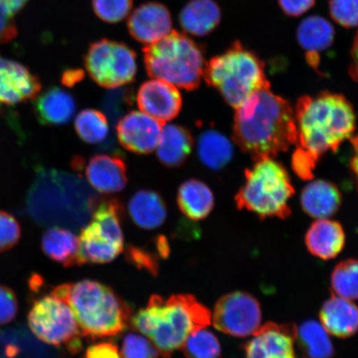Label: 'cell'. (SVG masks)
<instances>
[{
	"label": "cell",
	"mask_w": 358,
	"mask_h": 358,
	"mask_svg": "<svg viewBox=\"0 0 358 358\" xmlns=\"http://www.w3.org/2000/svg\"><path fill=\"white\" fill-rule=\"evenodd\" d=\"M316 0H278L280 7L286 15L299 17L315 6Z\"/></svg>",
	"instance_id": "b9f144b4"
},
{
	"label": "cell",
	"mask_w": 358,
	"mask_h": 358,
	"mask_svg": "<svg viewBox=\"0 0 358 358\" xmlns=\"http://www.w3.org/2000/svg\"><path fill=\"white\" fill-rule=\"evenodd\" d=\"M83 78V73L82 71H66L62 78V83L66 86H73L76 83L80 82Z\"/></svg>",
	"instance_id": "bcb514c9"
},
{
	"label": "cell",
	"mask_w": 358,
	"mask_h": 358,
	"mask_svg": "<svg viewBox=\"0 0 358 358\" xmlns=\"http://www.w3.org/2000/svg\"><path fill=\"white\" fill-rule=\"evenodd\" d=\"M120 353L122 358H159L160 355L150 339L136 333L124 336Z\"/></svg>",
	"instance_id": "e575fe53"
},
{
	"label": "cell",
	"mask_w": 358,
	"mask_h": 358,
	"mask_svg": "<svg viewBox=\"0 0 358 358\" xmlns=\"http://www.w3.org/2000/svg\"><path fill=\"white\" fill-rule=\"evenodd\" d=\"M41 248L46 256L65 267L80 266L79 238L64 227H52L44 232Z\"/></svg>",
	"instance_id": "4316f807"
},
{
	"label": "cell",
	"mask_w": 358,
	"mask_h": 358,
	"mask_svg": "<svg viewBox=\"0 0 358 358\" xmlns=\"http://www.w3.org/2000/svg\"><path fill=\"white\" fill-rule=\"evenodd\" d=\"M15 15L6 1L0 0V44L10 42L16 37L17 30Z\"/></svg>",
	"instance_id": "ab89813d"
},
{
	"label": "cell",
	"mask_w": 358,
	"mask_h": 358,
	"mask_svg": "<svg viewBox=\"0 0 358 358\" xmlns=\"http://www.w3.org/2000/svg\"><path fill=\"white\" fill-rule=\"evenodd\" d=\"M137 104L145 114L165 123L179 114L182 99L173 85L160 80H151L142 85L136 96Z\"/></svg>",
	"instance_id": "e0dca14e"
},
{
	"label": "cell",
	"mask_w": 358,
	"mask_h": 358,
	"mask_svg": "<svg viewBox=\"0 0 358 358\" xmlns=\"http://www.w3.org/2000/svg\"><path fill=\"white\" fill-rule=\"evenodd\" d=\"M75 129L80 140L87 144H99L108 136V119L101 111L83 110L76 117Z\"/></svg>",
	"instance_id": "4dcf8cb0"
},
{
	"label": "cell",
	"mask_w": 358,
	"mask_h": 358,
	"mask_svg": "<svg viewBox=\"0 0 358 358\" xmlns=\"http://www.w3.org/2000/svg\"><path fill=\"white\" fill-rule=\"evenodd\" d=\"M52 292L69 304L83 337H112L131 323V306L101 282L83 280L57 286Z\"/></svg>",
	"instance_id": "277c9868"
},
{
	"label": "cell",
	"mask_w": 358,
	"mask_h": 358,
	"mask_svg": "<svg viewBox=\"0 0 358 358\" xmlns=\"http://www.w3.org/2000/svg\"><path fill=\"white\" fill-rule=\"evenodd\" d=\"M85 66L90 77L101 87H122L136 78V55L127 45L103 39L90 47Z\"/></svg>",
	"instance_id": "30bf717a"
},
{
	"label": "cell",
	"mask_w": 358,
	"mask_h": 358,
	"mask_svg": "<svg viewBox=\"0 0 358 358\" xmlns=\"http://www.w3.org/2000/svg\"><path fill=\"white\" fill-rule=\"evenodd\" d=\"M297 340L303 358H332L334 348L329 334L319 322L306 320L296 327Z\"/></svg>",
	"instance_id": "f1b7e54d"
},
{
	"label": "cell",
	"mask_w": 358,
	"mask_h": 358,
	"mask_svg": "<svg viewBox=\"0 0 358 358\" xmlns=\"http://www.w3.org/2000/svg\"><path fill=\"white\" fill-rule=\"evenodd\" d=\"M334 38V26L321 16L308 17L298 27L299 44L306 51L308 65L317 71L320 67V53L332 46Z\"/></svg>",
	"instance_id": "d6986e66"
},
{
	"label": "cell",
	"mask_w": 358,
	"mask_h": 358,
	"mask_svg": "<svg viewBox=\"0 0 358 358\" xmlns=\"http://www.w3.org/2000/svg\"><path fill=\"white\" fill-rule=\"evenodd\" d=\"M351 143L352 145V157L350 161V167L353 176H355L358 189V134L352 137Z\"/></svg>",
	"instance_id": "f6af8a7d"
},
{
	"label": "cell",
	"mask_w": 358,
	"mask_h": 358,
	"mask_svg": "<svg viewBox=\"0 0 358 358\" xmlns=\"http://www.w3.org/2000/svg\"><path fill=\"white\" fill-rule=\"evenodd\" d=\"M204 78L234 109L259 90L271 87L265 64L239 41L206 64Z\"/></svg>",
	"instance_id": "5b68a950"
},
{
	"label": "cell",
	"mask_w": 358,
	"mask_h": 358,
	"mask_svg": "<svg viewBox=\"0 0 358 358\" xmlns=\"http://www.w3.org/2000/svg\"><path fill=\"white\" fill-rule=\"evenodd\" d=\"M198 155L205 166L217 171L231 162L234 147L222 133L208 129L199 137Z\"/></svg>",
	"instance_id": "f546056e"
},
{
	"label": "cell",
	"mask_w": 358,
	"mask_h": 358,
	"mask_svg": "<svg viewBox=\"0 0 358 358\" xmlns=\"http://www.w3.org/2000/svg\"><path fill=\"white\" fill-rule=\"evenodd\" d=\"M34 192L57 215L73 218L79 223L92 216L100 200L82 178L55 170L40 176Z\"/></svg>",
	"instance_id": "ba28073f"
},
{
	"label": "cell",
	"mask_w": 358,
	"mask_h": 358,
	"mask_svg": "<svg viewBox=\"0 0 358 358\" xmlns=\"http://www.w3.org/2000/svg\"><path fill=\"white\" fill-rule=\"evenodd\" d=\"M129 217L136 226L145 230H155L167 219V205L158 192L140 190L128 203Z\"/></svg>",
	"instance_id": "d4e9b609"
},
{
	"label": "cell",
	"mask_w": 358,
	"mask_h": 358,
	"mask_svg": "<svg viewBox=\"0 0 358 358\" xmlns=\"http://www.w3.org/2000/svg\"><path fill=\"white\" fill-rule=\"evenodd\" d=\"M334 294L338 297L358 299V259H348L339 262L331 275Z\"/></svg>",
	"instance_id": "1f68e13d"
},
{
	"label": "cell",
	"mask_w": 358,
	"mask_h": 358,
	"mask_svg": "<svg viewBox=\"0 0 358 358\" xmlns=\"http://www.w3.org/2000/svg\"><path fill=\"white\" fill-rule=\"evenodd\" d=\"M122 213V205L119 200H99L92 214V221L80 232V238L124 249Z\"/></svg>",
	"instance_id": "2e32d148"
},
{
	"label": "cell",
	"mask_w": 358,
	"mask_h": 358,
	"mask_svg": "<svg viewBox=\"0 0 358 358\" xmlns=\"http://www.w3.org/2000/svg\"><path fill=\"white\" fill-rule=\"evenodd\" d=\"M41 89L39 78L29 69L0 57V106H15L34 100Z\"/></svg>",
	"instance_id": "9a60e30c"
},
{
	"label": "cell",
	"mask_w": 358,
	"mask_h": 358,
	"mask_svg": "<svg viewBox=\"0 0 358 358\" xmlns=\"http://www.w3.org/2000/svg\"><path fill=\"white\" fill-rule=\"evenodd\" d=\"M94 11L103 21H122L131 13L133 0H92Z\"/></svg>",
	"instance_id": "d590c367"
},
{
	"label": "cell",
	"mask_w": 358,
	"mask_h": 358,
	"mask_svg": "<svg viewBox=\"0 0 358 358\" xmlns=\"http://www.w3.org/2000/svg\"><path fill=\"white\" fill-rule=\"evenodd\" d=\"M21 227L10 213L0 211V252H6L19 243Z\"/></svg>",
	"instance_id": "74e56055"
},
{
	"label": "cell",
	"mask_w": 358,
	"mask_h": 358,
	"mask_svg": "<svg viewBox=\"0 0 358 358\" xmlns=\"http://www.w3.org/2000/svg\"><path fill=\"white\" fill-rule=\"evenodd\" d=\"M158 146L157 156L164 166H182L192 153L194 137L189 129L178 124L164 125Z\"/></svg>",
	"instance_id": "cb8c5ba5"
},
{
	"label": "cell",
	"mask_w": 358,
	"mask_h": 358,
	"mask_svg": "<svg viewBox=\"0 0 358 358\" xmlns=\"http://www.w3.org/2000/svg\"><path fill=\"white\" fill-rule=\"evenodd\" d=\"M28 323L36 337L49 345L64 346L71 353L83 348V336L73 311L52 291L34 299Z\"/></svg>",
	"instance_id": "9c48e42d"
},
{
	"label": "cell",
	"mask_w": 358,
	"mask_h": 358,
	"mask_svg": "<svg viewBox=\"0 0 358 358\" xmlns=\"http://www.w3.org/2000/svg\"><path fill=\"white\" fill-rule=\"evenodd\" d=\"M294 110L296 150L292 168L303 180H310L322 156L351 140L356 114L345 96L328 92L299 98Z\"/></svg>",
	"instance_id": "6da1fadb"
},
{
	"label": "cell",
	"mask_w": 358,
	"mask_h": 358,
	"mask_svg": "<svg viewBox=\"0 0 358 358\" xmlns=\"http://www.w3.org/2000/svg\"><path fill=\"white\" fill-rule=\"evenodd\" d=\"M212 323V313L194 295H152L147 306L131 316L134 330L150 340L163 358H171L187 337Z\"/></svg>",
	"instance_id": "3957f363"
},
{
	"label": "cell",
	"mask_w": 358,
	"mask_h": 358,
	"mask_svg": "<svg viewBox=\"0 0 358 358\" xmlns=\"http://www.w3.org/2000/svg\"><path fill=\"white\" fill-rule=\"evenodd\" d=\"M342 199L341 192L333 182L317 179L304 187L301 203L303 212L308 216L327 219L338 211Z\"/></svg>",
	"instance_id": "603a6c76"
},
{
	"label": "cell",
	"mask_w": 358,
	"mask_h": 358,
	"mask_svg": "<svg viewBox=\"0 0 358 358\" xmlns=\"http://www.w3.org/2000/svg\"><path fill=\"white\" fill-rule=\"evenodd\" d=\"M177 203L186 217L200 221L212 213L215 199L212 190L206 183L198 179H189L179 187Z\"/></svg>",
	"instance_id": "484cf974"
},
{
	"label": "cell",
	"mask_w": 358,
	"mask_h": 358,
	"mask_svg": "<svg viewBox=\"0 0 358 358\" xmlns=\"http://www.w3.org/2000/svg\"><path fill=\"white\" fill-rule=\"evenodd\" d=\"M7 6L11 8V10L15 13L20 11L25 6L29 0H4Z\"/></svg>",
	"instance_id": "7dc6e473"
},
{
	"label": "cell",
	"mask_w": 358,
	"mask_h": 358,
	"mask_svg": "<svg viewBox=\"0 0 358 358\" xmlns=\"http://www.w3.org/2000/svg\"><path fill=\"white\" fill-rule=\"evenodd\" d=\"M345 241V232L341 224L328 218L312 223L306 235L308 252L324 261L337 257L343 250Z\"/></svg>",
	"instance_id": "44dd1931"
},
{
	"label": "cell",
	"mask_w": 358,
	"mask_h": 358,
	"mask_svg": "<svg viewBox=\"0 0 358 358\" xmlns=\"http://www.w3.org/2000/svg\"><path fill=\"white\" fill-rule=\"evenodd\" d=\"M220 8L213 0H192L179 17L182 29L195 36H205L217 28L221 21Z\"/></svg>",
	"instance_id": "83f0119b"
},
{
	"label": "cell",
	"mask_w": 358,
	"mask_h": 358,
	"mask_svg": "<svg viewBox=\"0 0 358 358\" xmlns=\"http://www.w3.org/2000/svg\"><path fill=\"white\" fill-rule=\"evenodd\" d=\"M212 320L215 328L223 334L249 337L262 326V308L252 294L236 291L218 299Z\"/></svg>",
	"instance_id": "8fae6325"
},
{
	"label": "cell",
	"mask_w": 358,
	"mask_h": 358,
	"mask_svg": "<svg viewBox=\"0 0 358 358\" xmlns=\"http://www.w3.org/2000/svg\"><path fill=\"white\" fill-rule=\"evenodd\" d=\"M181 348L186 358H219L222 352L217 336L206 329L192 333Z\"/></svg>",
	"instance_id": "d6a6232c"
},
{
	"label": "cell",
	"mask_w": 358,
	"mask_h": 358,
	"mask_svg": "<svg viewBox=\"0 0 358 358\" xmlns=\"http://www.w3.org/2000/svg\"><path fill=\"white\" fill-rule=\"evenodd\" d=\"M235 110L234 140L254 160L275 158L295 144L294 110L271 87L254 93Z\"/></svg>",
	"instance_id": "7a4b0ae2"
},
{
	"label": "cell",
	"mask_w": 358,
	"mask_h": 358,
	"mask_svg": "<svg viewBox=\"0 0 358 358\" xmlns=\"http://www.w3.org/2000/svg\"><path fill=\"white\" fill-rule=\"evenodd\" d=\"M77 104L65 90L52 87L34 99V110L39 122L48 127H60L73 119Z\"/></svg>",
	"instance_id": "ffe728a7"
},
{
	"label": "cell",
	"mask_w": 358,
	"mask_h": 358,
	"mask_svg": "<svg viewBox=\"0 0 358 358\" xmlns=\"http://www.w3.org/2000/svg\"><path fill=\"white\" fill-rule=\"evenodd\" d=\"M148 75L174 87L194 91L204 78L203 49L185 34L172 31L144 49Z\"/></svg>",
	"instance_id": "52a82bcc"
},
{
	"label": "cell",
	"mask_w": 358,
	"mask_h": 358,
	"mask_svg": "<svg viewBox=\"0 0 358 358\" xmlns=\"http://www.w3.org/2000/svg\"><path fill=\"white\" fill-rule=\"evenodd\" d=\"M295 330L291 324L262 325L245 344V358H296Z\"/></svg>",
	"instance_id": "5bb4252c"
},
{
	"label": "cell",
	"mask_w": 358,
	"mask_h": 358,
	"mask_svg": "<svg viewBox=\"0 0 358 358\" xmlns=\"http://www.w3.org/2000/svg\"><path fill=\"white\" fill-rule=\"evenodd\" d=\"M132 87L111 88L103 96L101 107L106 118L115 127L134 105Z\"/></svg>",
	"instance_id": "836d02e7"
},
{
	"label": "cell",
	"mask_w": 358,
	"mask_h": 358,
	"mask_svg": "<svg viewBox=\"0 0 358 358\" xmlns=\"http://www.w3.org/2000/svg\"><path fill=\"white\" fill-rule=\"evenodd\" d=\"M329 12L332 19L344 28L358 26V0H330Z\"/></svg>",
	"instance_id": "8d00e7d4"
},
{
	"label": "cell",
	"mask_w": 358,
	"mask_h": 358,
	"mask_svg": "<svg viewBox=\"0 0 358 358\" xmlns=\"http://www.w3.org/2000/svg\"><path fill=\"white\" fill-rule=\"evenodd\" d=\"M128 29L137 41L153 44L172 32V19L168 8L159 3H147L129 16Z\"/></svg>",
	"instance_id": "ac0fdd59"
},
{
	"label": "cell",
	"mask_w": 358,
	"mask_h": 358,
	"mask_svg": "<svg viewBox=\"0 0 358 358\" xmlns=\"http://www.w3.org/2000/svg\"><path fill=\"white\" fill-rule=\"evenodd\" d=\"M245 181L235 196L237 208L262 219H286L291 215L289 201L295 194L287 170L270 157L255 159L245 172Z\"/></svg>",
	"instance_id": "8992f818"
},
{
	"label": "cell",
	"mask_w": 358,
	"mask_h": 358,
	"mask_svg": "<svg viewBox=\"0 0 358 358\" xmlns=\"http://www.w3.org/2000/svg\"><path fill=\"white\" fill-rule=\"evenodd\" d=\"M84 358H122L119 348L113 343L101 342L90 346Z\"/></svg>",
	"instance_id": "60d3db41"
},
{
	"label": "cell",
	"mask_w": 358,
	"mask_h": 358,
	"mask_svg": "<svg viewBox=\"0 0 358 358\" xmlns=\"http://www.w3.org/2000/svg\"><path fill=\"white\" fill-rule=\"evenodd\" d=\"M164 123L140 111H131L116 124L118 140L124 149L138 155L152 153L158 146Z\"/></svg>",
	"instance_id": "7c38bea8"
},
{
	"label": "cell",
	"mask_w": 358,
	"mask_h": 358,
	"mask_svg": "<svg viewBox=\"0 0 358 358\" xmlns=\"http://www.w3.org/2000/svg\"><path fill=\"white\" fill-rule=\"evenodd\" d=\"M19 311V303L15 292L7 286L0 285V325L10 323Z\"/></svg>",
	"instance_id": "f35d334b"
},
{
	"label": "cell",
	"mask_w": 358,
	"mask_h": 358,
	"mask_svg": "<svg viewBox=\"0 0 358 358\" xmlns=\"http://www.w3.org/2000/svg\"><path fill=\"white\" fill-rule=\"evenodd\" d=\"M73 166L78 172L84 171L90 185L102 194H115L127 185V165L119 155H96L87 163L78 158Z\"/></svg>",
	"instance_id": "4fadbf2b"
},
{
	"label": "cell",
	"mask_w": 358,
	"mask_h": 358,
	"mask_svg": "<svg viewBox=\"0 0 358 358\" xmlns=\"http://www.w3.org/2000/svg\"><path fill=\"white\" fill-rule=\"evenodd\" d=\"M128 254L129 259H131L132 263L138 268H145L152 274L158 271V266H157L155 259L150 254L146 253L145 250L137 248H131Z\"/></svg>",
	"instance_id": "7bdbcfd3"
},
{
	"label": "cell",
	"mask_w": 358,
	"mask_h": 358,
	"mask_svg": "<svg viewBox=\"0 0 358 358\" xmlns=\"http://www.w3.org/2000/svg\"><path fill=\"white\" fill-rule=\"evenodd\" d=\"M349 74L358 83V32L352 43L351 51V64L349 66Z\"/></svg>",
	"instance_id": "ee69618b"
},
{
	"label": "cell",
	"mask_w": 358,
	"mask_h": 358,
	"mask_svg": "<svg viewBox=\"0 0 358 358\" xmlns=\"http://www.w3.org/2000/svg\"><path fill=\"white\" fill-rule=\"evenodd\" d=\"M320 317L327 332L340 338L352 337L358 331V308L348 299L333 294L322 306Z\"/></svg>",
	"instance_id": "7402d4cb"
}]
</instances>
